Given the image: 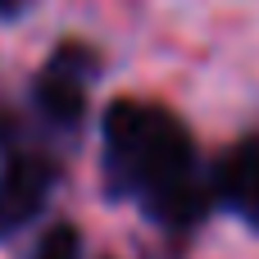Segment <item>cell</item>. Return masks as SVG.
Masks as SVG:
<instances>
[{
	"label": "cell",
	"instance_id": "8992f818",
	"mask_svg": "<svg viewBox=\"0 0 259 259\" xmlns=\"http://www.w3.org/2000/svg\"><path fill=\"white\" fill-rule=\"evenodd\" d=\"M18 5L23 0H0V14H18Z\"/></svg>",
	"mask_w": 259,
	"mask_h": 259
},
{
	"label": "cell",
	"instance_id": "277c9868",
	"mask_svg": "<svg viewBox=\"0 0 259 259\" xmlns=\"http://www.w3.org/2000/svg\"><path fill=\"white\" fill-rule=\"evenodd\" d=\"M205 187L214 209L237 214L246 228L259 232V132L223 150V159L205 173Z\"/></svg>",
	"mask_w": 259,
	"mask_h": 259
},
{
	"label": "cell",
	"instance_id": "6da1fadb",
	"mask_svg": "<svg viewBox=\"0 0 259 259\" xmlns=\"http://www.w3.org/2000/svg\"><path fill=\"white\" fill-rule=\"evenodd\" d=\"M105 137V182L114 196L141 205L159 232H196L209 219V187L196 159L187 123L146 100H114L100 118Z\"/></svg>",
	"mask_w": 259,
	"mask_h": 259
},
{
	"label": "cell",
	"instance_id": "52a82bcc",
	"mask_svg": "<svg viewBox=\"0 0 259 259\" xmlns=\"http://www.w3.org/2000/svg\"><path fill=\"white\" fill-rule=\"evenodd\" d=\"M9 137V118H5V109H0V141Z\"/></svg>",
	"mask_w": 259,
	"mask_h": 259
},
{
	"label": "cell",
	"instance_id": "7a4b0ae2",
	"mask_svg": "<svg viewBox=\"0 0 259 259\" xmlns=\"http://www.w3.org/2000/svg\"><path fill=\"white\" fill-rule=\"evenodd\" d=\"M96 73H100V55L82 41H64L32 82L36 114L59 132H77L87 118V91L96 87Z\"/></svg>",
	"mask_w": 259,
	"mask_h": 259
},
{
	"label": "cell",
	"instance_id": "5b68a950",
	"mask_svg": "<svg viewBox=\"0 0 259 259\" xmlns=\"http://www.w3.org/2000/svg\"><path fill=\"white\" fill-rule=\"evenodd\" d=\"M32 259H82V232L73 223H50L36 241Z\"/></svg>",
	"mask_w": 259,
	"mask_h": 259
},
{
	"label": "cell",
	"instance_id": "3957f363",
	"mask_svg": "<svg viewBox=\"0 0 259 259\" xmlns=\"http://www.w3.org/2000/svg\"><path fill=\"white\" fill-rule=\"evenodd\" d=\"M55 182H59V168L41 150H14L0 164V241L18 237L46 214Z\"/></svg>",
	"mask_w": 259,
	"mask_h": 259
}]
</instances>
